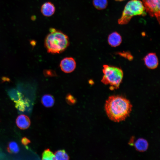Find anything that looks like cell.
<instances>
[{
    "label": "cell",
    "instance_id": "cell-7",
    "mask_svg": "<svg viewBox=\"0 0 160 160\" xmlns=\"http://www.w3.org/2000/svg\"><path fill=\"white\" fill-rule=\"evenodd\" d=\"M144 60L146 65L149 68L154 69L158 65V59L155 53L148 54L144 58Z\"/></svg>",
    "mask_w": 160,
    "mask_h": 160
},
{
    "label": "cell",
    "instance_id": "cell-20",
    "mask_svg": "<svg viewBox=\"0 0 160 160\" xmlns=\"http://www.w3.org/2000/svg\"><path fill=\"white\" fill-rule=\"evenodd\" d=\"M21 142L23 145H26L31 143V141L26 137H24L22 139Z\"/></svg>",
    "mask_w": 160,
    "mask_h": 160
},
{
    "label": "cell",
    "instance_id": "cell-16",
    "mask_svg": "<svg viewBox=\"0 0 160 160\" xmlns=\"http://www.w3.org/2000/svg\"><path fill=\"white\" fill-rule=\"evenodd\" d=\"M93 4L95 7L98 10L105 9L107 6V0H93Z\"/></svg>",
    "mask_w": 160,
    "mask_h": 160
},
{
    "label": "cell",
    "instance_id": "cell-12",
    "mask_svg": "<svg viewBox=\"0 0 160 160\" xmlns=\"http://www.w3.org/2000/svg\"><path fill=\"white\" fill-rule=\"evenodd\" d=\"M148 144L147 141L143 138L137 139L134 144L136 150L140 152H143L147 150Z\"/></svg>",
    "mask_w": 160,
    "mask_h": 160
},
{
    "label": "cell",
    "instance_id": "cell-17",
    "mask_svg": "<svg viewBox=\"0 0 160 160\" xmlns=\"http://www.w3.org/2000/svg\"><path fill=\"white\" fill-rule=\"evenodd\" d=\"M42 159L45 160H55L54 153L49 148L46 149L44 151L42 154Z\"/></svg>",
    "mask_w": 160,
    "mask_h": 160
},
{
    "label": "cell",
    "instance_id": "cell-10",
    "mask_svg": "<svg viewBox=\"0 0 160 160\" xmlns=\"http://www.w3.org/2000/svg\"><path fill=\"white\" fill-rule=\"evenodd\" d=\"M55 9L54 4L51 2H47L44 3L41 6V12L44 16L49 17L55 13Z\"/></svg>",
    "mask_w": 160,
    "mask_h": 160
},
{
    "label": "cell",
    "instance_id": "cell-1",
    "mask_svg": "<svg viewBox=\"0 0 160 160\" xmlns=\"http://www.w3.org/2000/svg\"><path fill=\"white\" fill-rule=\"evenodd\" d=\"M132 105L129 101L119 95L110 96L106 101L105 108L111 120L119 122L125 120L130 113Z\"/></svg>",
    "mask_w": 160,
    "mask_h": 160
},
{
    "label": "cell",
    "instance_id": "cell-14",
    "mask_svg": "<svg viewBox=\"0 0 160 160\" xmlns=\"http://www.w3.org/2000/svg\"><path fill=\"white\" fill-rule=\"evenodd\" d=\"M15 103L16 108L22 112L24 111L30 105L28 99L23 98V97L20 100Z\"/></svg>",
    "mask_w": 160,
    "mask_h": 160
},
{
    "label": "cell",
    "instance_id": "cell-15",
    "mask_svg": "<svg viewBox=\"0 0 160 160\" xmlns=\"http://www.w3.org/2000/svg\"><path fill=\"white\" fill-rule=\"evenodd\" d=\"M55 160H68L70 157L66 152L63 149L58 150L54 153Z\"/></svg>",
    "mask_w": 160,
    "mask_h": 160
},
{
    "label": "cell",
    "instance_id": "cell-18",
    "mask_svg": "<svg viewBox=\"0 0 160 160\" xmlns=\"http://www.w3.org/2000/svg\"><path fill=\"white\" fill-rule=\"evenodd\" d=\"M7 150L9 153H17L19 151V148L16 142L12 141L9 143L7 147Z\"/></svg>",
    "mask_w": 160,
    "mask_h": 160
},
{
    "label": "cell",
    "instance_id": "cell-9",
    "mask_svg": "<svg viewBox=\"0 0 160 160\" xmlns=\"http://www.w3.org/2000/svg\"><path fill=\"white\" fill-rule=\"evenodd\" d=\"M120 35L116 32H114L109 35L108 37L109 44L113 47H116L120 45L122 42Z\"/></svg>",
    "mask_w": 160,
    "mask_h": 160
},
{
    "label": "cell",
    "instance_id": "cell-21",
    "mask_svg": "<svg viewBox=\"0 0 160 160\" xmlns=\"http://www.w3.org/2000/svg\"><path fill=\"white\" fill-rule=\"evenodd\" d=\"M46 75L49 76H54V75H56L55 73L53 72V71L52 70H47L45 72Z\"/></svg>",
    "mask_w": 160,
    "mask_h": 160
},
{
    "label": "cell",
    "instance_id": "cell-11",
    "mask_svg": "<svg viewBox=\"0 0 160 160\" xmlns=\"http://www.w3.org/2000/svg\"><path fill=\"white\" fill-rule=\"evenodd\" d=\"M7 92L11 99L15 103L20 100L23 97L20 92L14 88L8 89Z\"/></svg>",
    "mask_w": 160,
    "mask_h": 160
},
{
    "label": "cell",
    "instance_id": "cell-2",
    "mask_svg": "<svg viewBox=\"0 0 160 160\" xmlns=\"http://www.w3.org/2000/svg\"><path fill=\"white\" fill-rule=\"evenodd\" d=\"M44 41L47 52L52 54L60 53L64 51L69 46V39L67 35L54 28L49 29Z\"/></svg>",
    "mask_w": 160,
    "mask_h": 160
},
{
    "label": "cell",
    "instance_id": "cell-4",
    "mask_svg": "<svg viewBox=\"0 0 160 160\" xmlns=\"http://www.w3.org/2000/svg\"><path fill=\"white\" fill-rule=\"evenodd\" d=\"M103 67L104 75L101 81L104 84L109 85L111 89L119 88L123 76L122 70L119 68L107 65H104Z\"/></svg>",
    "mask_w": 160,
    "mask_h": 160
},
{
    "label": "cell",
    "instance_id": "cell-3",
    "mask_svg": "<svg viewBox=\"0 0 160 160\" xmlns=\"http://www.w3.org/2000/svg\"><path fill=\"white\" fill-rule=\"evenodd\" d=\"M146 12L142 1L130 0L125 5L120 17L118 20L119 25L127 24L133 17L137 15L145 16Z\"/></svg>",
    "mask_w": 160,
    "mask_h": 160
},
{
    "label": "cell",
    "instance_id": "cell-8",
    "mask_svg": "<svg viewBox=\"0 0 160 160\" xmlns=\"http://www.w3.org/2000/svg\"><path fill=\"white\" fill-rule=\"evenodd\" d=\"M16 123L18 127L22 129L28 128L31 124V121L29 118L24 114H21L17 116Z\"/></svg>",
    "mask_w": 160,
    "mask_h": 160
},
{
    "label": "cell",
    "instance_id": "cell-19",
    "mask_svg": "<svg viewBox=\"0 0 160 160\" xmlns=\"http://www.w3.org/2000/svg\"><path fill=\"white\" fill-rule=\"evenodd\" d=\"M65 99L67 103L70 105H74L76 102V99L71 94H68L66 97Z\"/></svg>",
    "mask_w": 160,
    "mask_h": 160
},
{
    "label": "cell",
    "instance_id": "cell-6",
    "mask_svg": "<svg viewBox=\"0 0 160 160\" xmlns=\"http://www.w3.org/2000/svg\"><path fill=\"white\" fill-rule=\"evenodd\" d=\"M76 62L74 58L72 57H66L61 61L60 66L61 70L64 73H70L75 69Z\"/></svg>",
    "mask_w": 160,
    "mask_h": 160
},
{
    "label": "cell",
    "instance_id": "cell-5",
    "mask_svg": "<svg viewBox=\"0 0 160 160\" xmlns=\"http://www.w3.org/2000/svg\"><path fill=\"white\" fill-rule=\"evenodd\" d=\"M160 0H142L145 11L150 16L155 17L160 24Z\"/></svg>",
    "mask_w": 160,
    "mask_h": 160
},
{
    "label": "cell",
    "instance_id": "cell-22",
    "mask_svg": "<svg viewBox=\"0 0 160 160\" xmlns=\"http://www.w3.org/2000/svg\"><path fill=\"white\" fill-rule=\"evenodd\" d=\"M115 0L116 1H124L125 0Z\"/></svg>",
    "mask_w": 160,
    "mask_h": 160
},
{
    "label": "cell",
    "instance_id": "cell-13",
    "mask_svg": "<svg viewBox=\"0 0 160 160\" xmlns=\"http://www.w3.org/2000/svg\"><path fill=\"white\" fill-rule=\"evenodd\" d=\"M55 100L53 96L50 94H45L41 97V102L46 107L50 108L54 105Z\"/></svg>",
    "mask_w": 160,
    "mask_h": 160
}]
</instances>
